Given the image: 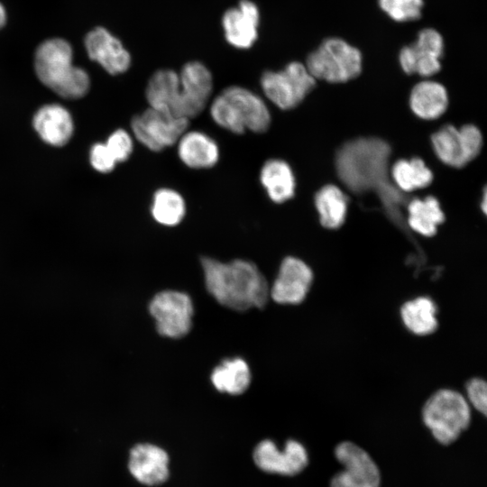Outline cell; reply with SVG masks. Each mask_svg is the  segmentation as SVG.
I'll return each mask as SVG.
<instances>
[{
    "label": "cell",
    "instance_id": "obj_1",
    "mask_svg": "<svg viewBox=\"0 0 487 487\" xmlns=\"http://www.w3.org/2000/svg\"><path fill=\"white\" fill-rule=\"evenodd\" d=\"M391 149L377 138H362L345 143L336 155V170L345 186L355 193L376 191L397 223L403 221L400 206L403 197L388 179Z\"/></svg>",
    "mask_w": 487,
    "mask_h": 487
},
{
    "label": "cell",
    "instance_id": "obj_2",
    "mask_svg": "<svg viewBox=\"0 0 487 487\" xmlns=\"http://www.w3.org/2000/svg\"><path fill=\"white\" fill-rule=\"evenodd\" d=\"M201 266L207 291L225 308L245 311L266 305L270 286L253 262L240 259L222 262L203 257Z\"/></svg>",
    "mask_w": 487,
    "mask_h": 487
},
{
    "label": "cell",
    "instance_id": "obj_3",
    "mask_svg": "<svg viewBox=\"0 0 487 487\" xmlns=\"http://www.w3.org/2000/svg\"><path fill=\"white\" fill-rule=\"evenodd\" d=\"M73 50L60 38L44 41L34 55V69L39 80L60 96L77 99L84 96L90 87L87 73L72 63Z\"/></svg>",
    "mask_w": 487,
    "mask_h": 487
},
{
    "label": "cell",
    "instance_id": "obj_4",
    "mask_svg": "<svg viewBox=\"0 0 487 487\" xmlns=\"http://www.w3.org/2000/svg\"><path fill=\"white\" fill-rule=\"evenodd\" d=\"M209 114L218 126L236 134L247 131L262 133L271 122L263 99L240 86L228 87L219 93L210 105Z\"/></svg>",
    "mask_w": 487,
    "mask_h": 487
},
{
    "label": "cell",
    "instance_id": "obj_5",
    "mask_svg": "<svg viewBox=\"0 0 487 487\" xmlns=\"http://www.w3.org/2000/svg\"><path fill=\"white\" fill-rule=\"evenodd\" d=\"M422 419L438 443L450 445L469 427L470 405L460 392L441 389L425 402Z\"/></svg>",
    "mask_w": 487,
    "mask_h": 487
},
{
    "label": "cell",
    "instance_id": "obj_6",
    "mask_svg": "<svg viewBox=\"0 0 487 487\" xmlns=\"http://www.w3.org/2000/svg\"><path fill=\"white\" fill-rule=\"evenodd\" d=\"M361 51L341 38L325 39L308 54L306 67L314 78L329 83H344L362 71Z\"/></svg>",
    "mask_w": 487,
    "mask_h": 487
},
{
    "label": "cell",
    "instance_id": "obj_7",
    "mask_svg": "<svg viewBox=\"0 0 487 487\" xmlns=\"http://www.w3.org/2000/svg\"><path fill=\"white\" fill-rule=\"evenodd\" d=\"M265 96L277 107L289 110L299 106L316 85L306 65L292 61L278 71H265L260 80Z\"/></svg>",
    "mask_w": 487,
    "mask_h": 487
},
{
    "label": "cell",
    "instance_id": "obj_8",
    "mask_svg": "<svg viewBox=\"0 0 487 487\" xmlns=\"http://www.w3.org/2000/svg\"><path fill=\"white\" fill-rule=\"evenodd\" d=\"M189 120L148 107L131 121L135 139L152 152L162 151L177 143L188 130Z\"/></svg>",
    "mask_w": 487,
    "mask_h": 487
},
{
    "label": "cell",
    "instance_id": "obj_9",
    "mask_svg": "<svg viewBox=\"0 0 487 487\" xmlns=\"http://www.w3.org/2000/svg\"><path fill=\"white\" fill-rule=\"evenodd\" d=\"M149 311L158 333L165 337L180 338L191 329L194 308L189 296L177 290H163L150 301Z\"/></svg>",
    "mask_w": 487,
    "mask_h": 487
},
{
    "label": "cell",
    "instance_id": "obj_10",
    "mask_svg": "<svg viewBox=\"0 0 487 487\" xmlns=\"http://www.w3.org/2000/svg\"><path fill=\"white\" fill-rule=\"evenodd\" d=\"M435 153L448 166L460 168L473 161L482 145L480 130L466 124L456 128L447 124L440 128L431 137Z\"/></svg>",
    "mask_w": 487,
    "mask_h": 487
},
{
    "label": "cell",
    "instance_id": "obj_11",
    "mask_svg": "<svg viewBox=\"0 0 487 487\" xmlns=\"http://www.w3.org/2000/svg\"><path fill=\"white\" fill-rule=\"evenodd\" d=\"M335 456L344 469L333 476L329 487H380V470L364 449L345 441L335 446Z\"/></svg>",
    "mask_w": 487,
    "mask_h": 487
},
{
    "label": "cell",
    "instance_id": "obj_12",
    "mask_svg": "<svg viewBox=\"0 0 487 487\" xmlns=\"http://www.w3.org/2000/svg\"><path fill=\"white\" fill-rule=\"evenodd\" d=\"M444 47L442 35L435 29L425 28L418 33L415 42L400 50V67L408 75L431 77L441 69Z\"/></svg>",
    "mask_w": 487,
    "mask_h": 487
},
{
    "label": "cell",
    "instance_id": "obj_13",
    "mask_svg": "<svg viewBox=\"0 0 487 487\" xmlns=\"http://www.w3.org/2000/svg\"><path fill=\"white\" fill-rule=\"evenodd\" d=\"M253 462L263 472L293 476L302 472L308 463L305 446L294 439L280 450L271 440L261 441L254 448Z\"/></svg>",
    "mask_w": 487,
    "mask_h": 487
},
{
    "label": "cell",
    "instance_id": "obj_14",
    "mask_svg": "<svg viewBox=\"0 0 487 487\" xmlns=\"http://www.w3.org/2000/svg\"><path fill=\"white\" fill-rule=\"evenodd\" d=\"M313 282V271L302 260L289 256L280 263L270 297L279 304L295 305L307 297Z\"/></svg>",
    "mask_w": 487,
    "mask_h": 487
},
{
    "label": "cell",
    "instance_id": "obj_15",
    "mask_svg": "<svg viewBox=\"0 0 487 487\" xmlns=\"http://www.w3.org/2000/svg\"><path fill=\"white\" fill-rule=\"evenodd\" d=\"M182 94V115L190 120L206 107L213 89L210 70L199 61L186 63L179 72Z\"/></svg>",
    "mask_w": 487,
    "mask_h": 487
},
{
    "label": "cell",
    "instance_id": "obj_16",
    "mask_svg": "<svg viewBox=\"0 0 487 487\" xmlns=\"http://www.w3.org/2000/svg\"><path fill=\"white\" fill-rule=\"evenodd\" d=\"M169 455L163 448L150 443H140L130 450L128 469L140 483L155 486L169 478Z\"/></svg>",
    "mask_w": 487,
    "mask_h": 487
},
{
    "label": "cell",
    "instance_id": "obj_17",
    "mask_svg": "<svg viewBox=\"0 0 487 487\" xmlns=\"http://www.w3.org/2000/svg\"><path fill=\"white\" fill-rule=\"evenodd\" d=\"M85 48L89 59L111 75L124 73L131 65L127 50L106 28L96 27L90 31L85 37Z\"/></svg>",
    "mask_w": 487,
    "mask_h": 487
},
{
    "label": "cell",
    "instance_id": "obj_18",
    "mask_svg": "<svg viewBox=\"0 0 487 487\" xmlns=\"http://www.w3.org/2000/svg\"><path fill=\"white\" fill-rule=\"evenodd\" d=\"M260 12L250 0H241L228 9L222 17L225 37L229 44L238 49H248L256 41Z\"/></svg>",
    "mask_w": 487,
    "mask_h": 487
},
{
    "label": "cell",
    "instance_id": "obj_19",
    "mask_svg": "<svg viewBox=\"0 0 487 487\" xmlns=\"http://www.w3.org/2000/svg\"><path fill=\"white\" fill-rule=\"evenodd\" d=\"M145 96L149 107L184 117L179 72L169 69L155 71L148 81Z\"/></svg>",
    "mask_w": 487,
    "mask_h": 487
},
{
    "label": "cell",
    "instance_id": "obj_20",
    "mask_svg": "<svg viewBox=\"0 0 487 487\" xmlns=\"http://www.w3.org/2000/svg\"><path fill=\"white\" fill-rule=\"evenodd\" d=\"M32 124L39 136L52 146L65 145L74 130L71 115L58 104L40 107L33 116Z\"/></svg>",
    "mask_w": 487,
    "mask_h": 487
},
{
    "label": "cell",
    "instance_id": "obj_21",
    "mask_svg": "<svg viewBox=\"0 0 487 487\" xmlns=\"http://www.w3.org/2000/svg\"><path fill=\"white\" fill-rule=\"evenodd\" d=\"M179 160L187 167L202 170L214 167L219 160L216 142L201 131H185L177 142Z\"/></svg>",
    "mask_w": 487,
    "mask_h": 487
},
{
    "label": "cell",
    "instance_id": "obj_22",
    "mask_svg": "<svg viewBox=\"0 0 487 487\" xmlns=\"http://www.w3.org/2000/svg\"><path fill=\"white\" fill-rule=\"evenodd\" d=\"M409 105L413 113L418 117L426 120L436 119L447 108V91L436 81H420L410 92Z\"/></svg>",
    "mask_w": 487,
    "mask_h": 487
},
{
    "label": "cell",
    "instance_id": "obj_23",
    "mask_svg": "<svg viewBox=\"0 0 487 487\" xmlns=\"http://www.w3.org/2000/svg\"><path fill=\"white\" fill-rule=\"evenodd\" d=\"M260 182L274 203H283L294 196V174L283 160L270 159L265 161L260 170Z\"/></svg>",
    "mask_w": 487,
    "mask_h": 487
},
{
    "label": "cell",
    "instance_id": "obj_24",
    "mask_svg": "<svg viewBox=\"0 0 487 487\" xmlns=\"http://www.w3.org/2000/svg\"><path fill=\"white\" fill-rule=\"evenodd\" d=\"M211 381L220 392L240 395L248 389L251 382L249 365L239 357L223 360L213 370Z\"/></svg>",
    "mask_w": 487,
    "mask_h": 487
},
{
    "label": "cell",
    "instance_id": "obj_25",
    "mask_svg": "<svg viewBox=\"0 0 487 487\" xmlns=\"http://www.w3.org/2000/svg\"><path fill=\"white\" fill-rule=\"evenodd\" d=\"M437 308L429 297H418L405 302L400 316L405 326L418 335H427L437 328Z\"/></svg>",
    "mask_w": 487,
    "mask_h": 487
},
{
    "label": "cell",
    "instance_id": "obj_26",
    "mask_svg": "<svg viewBox=\"0 0 487 487\" xmlns=\"http://www.w3.org/2000/svg\"><path fill=\"white\" fill-rule=\"evenodd\" d=\"M409 227L424 236H433L437 226L445 220L437 199L432 196L424 199L415 198L407 207Z\"/></svg>",
    "mask_w": 487,
    "mask_h": 487
},
{
    "label": "cell",
    "instance_id": "obj_27",
    "mask_svg": "<svg viewBox=\"0 0 487 487\" xmlns=\"http://www.w3.org/2000/svg\"><path fill=\"white\" fill-rule=\"evenodd\" d=\"M348 199L336 186L326 185L315 196L320 223L328 229L340 227L345 219Z\"/></svg>",
    "mask_w": 487,
    "mask_h": 487
},
{
    "label": "cell",
    "instance_id": "obj_28",
    "mask_svg": "<svg viewBox=\"0 0 487 487\" xmlns=\"http://www.w3.org/2000/svg\"><path fill=\"white\" fill-rule=\"evenodd\" d=\"M186 202L178 191L169 188L157 189L151 205L152 218L164 226L178 225L185 217Z\"/></svg>",
    "mask_w": 487,
    "mask_h": 487
},
{
    "label": "cell",
    "instance_id": "obj_29",
    "mask_svg": "<svg viewBox=\"0 0 487 487\" xmlns=\"http://www.w3.org/2000/svg\"><path fill=\"white\" fill-rule=\"evenodd\" d=\"M391 177L395 186L402 192L426 188L433 180L431 170L419 158L395 162L391 169Z\"/></svg>",
    "mask_w": 487,
    "mask_h": 487
},
{
    "label": "cell",
    "instance_id": "obj_30",
    "mask_svg": "<svg viewBox=\"0 0 487 487\" xmlns=\"http://www.w3.org/2000/svg\"><path fill=\"white\" fill-rule=\"evenodd\" d=\"M380 8L393 21L409 22L420 18L423 0H378Z\"/></svg>",
    "mask_w": 487,
    "mask_h": 487
},
{
    "label": "cell",
    "instance_id": "obj_31",
    "mask_svg": "<svg viewBox=\"0 0 487 487\" xmlns=\"http://www.w3.org/2000/svg\"><path fill=\"white\" fill-rule=\"evenodd\" d=\"M105 143L116 162L128 160L133 151V138L124 129H117L113 132Z\"/></svg>",
    "mask_w": 487,
    "mask_h": 487
},
{
    "label": "cell",
    "instance_id": "obj_32",
    "mask_svg": "<svg viewBox=\"0 0 487 487\" xmlns=\"http://www.w3.org/2000/svg\"><path fill=\"white\" fill-rule=\"evenodd\" d=\"M466 400L477 411L486 415L487 386L484 380L473 378L466 383Z\"/></svg>",
    "mask_w": 487,
    "mask_h": 487
},
{
    "label": "cell",
    "instance_id": "obj_33",
    "mask_svg": "<svg viewBox=\"0 0 487 487\" xmlns=\"http://www.w3.org/2000/svg\"><path fill=\"white\" fill-rule=\"evenodd\" d=\"M90 163L96 170L108 173L115 169L117 162L106 143L97 142L91 147Z\"/></svg>",
    "mask_w": 487,
    "mask_h": 487
},
{
    "label": "cell",
    "instance_id": "obj_34",
    "mask_svg": "<svg viewBox=\"0 0 487 487\" xmlns=\"http://www.w3.org/2000/svg\"><path fill=\"white\" fill-rule=\"evenodd\" d=\"M6 22V13L5 7L0 4V28H2Z\"/></svg>",
    "mask_w": 487,
    "mask_h": 487
},
{
    "label": "cell",
    "instance_id": "obj_35",
    "mask_svg": "<svg viewBox=\"0 0 487 487\" xmlns=\"http://www.w3.org/2000/svg\"><path fill=\"white\" fill-rule=\"evenodd\" d=\"M486 192L484 191L482 201V208L484 213H486Z\"/></svg>",
    "mask_w": 487,
    "mask_h": 487
}]
</instances>
